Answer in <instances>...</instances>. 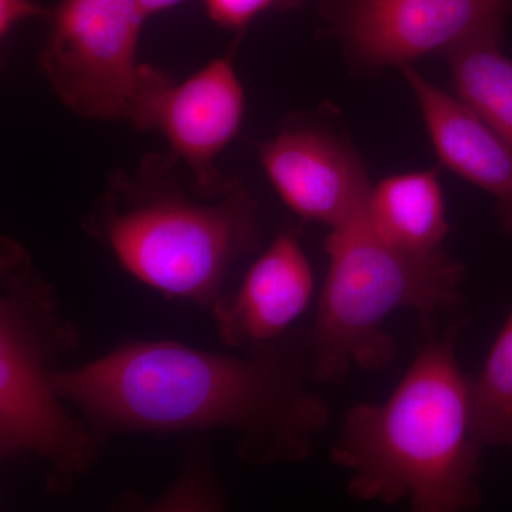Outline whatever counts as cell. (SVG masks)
<instances>
[{"label":"cell","instance_id":"6da1fadb","mask_svg":"<svg viewBox=\"0 0 512 512\" xmlns=\"http://www.w3.org/2000/svg\"><path fill=\"white\" fill-rule=\"evenodd\" d=\"M313 383L309 342L295 349L284 338L242 355L138 340L53 376L103 448L120 434L221 430L259 467L311 457L330 421Z\"/></svg>","mask_w":512,"mask_h":512},{"label":"cell","instance_id":"7a4b0ae2","mask_svg":"<svg viewBox=\"0 0 512 512\" xmlns=\"http://www.w3.org/2000/svg\"><path fill=\"white\" fill-rule=\"evenodd\" d=\"M461 325L429 336L386 402L357 404L343 420L332 463L349 474L350 497L416 512H461L480 503L470 379L458 365Z\"/></svg>","mask_w":512,"mask_h":512},{"label":"cell","instance_id":"3957f363","mask_svg":"<svg viewBox=\"0 0 512 512\" xmlns=\"http://www.w3.org/2000/svg\"><path fill=\"white\" fill-rule=\"evenodd\" d=\"M170 153L147 154L133 171L109 174L83 220L141 284L210 312L229 275L261 239L258 202L228 177L217 197L190 195Z\"/></svg>","mask_w":512,"mask_h":512},{"label":"cell","instance_id":"277c9868","mask_svg":"<svg viewBox=\"0 0 512 512\" xmlns=\"http://www.w3.org/2000/svg\"><path fill=\"white\" fill-rule=\"evenodd\" d=\"M80 345V333L60 312L55 286L28 249L0 239V458L43 467L50 495L72 493L96 466L100 441L73 416L53 376Z\"/></svg>","mask_w":512,"mask_h":512},{"label":"cell","instance_id":"5b68a950","mask_svg":"<svg viewBox=\"0 0 512 512\" xmlns=\"http://www.w3.org/2000/svg\"><path fill=\"white\" fill-rule=\"evenodd\" d=\"M328 274L320 292L309 355L316 383H339L350 370H380L396 342L384 325L394 312L430 318L460 305L464 268L443 249L427 254L393 247L373 229L367 210L330 229Z\"/></svg>","mask_w":512,"mask_h":512},{"label":"cell","instance_id":"8992f818","mask_svg":"<svg viewBox=\"0 0 512 512\" xmlns=\"http://www.w3.org/2000/svg\"><path fill=\"white\" fill-rule=\"evenodd\" d=\"M49 18L40 69L57 99L84 119L128 120L147 69L137 0H60Z\"/></svg>","mask_w":512,"mask_h":512},{"label":"cell","instance_id":"52a82bcc","mask_svg":"<svg viewBox=\"0 0 512 512\" xmlns=\"http://www.w3.org/2000/svg\"><path fill=\"white\" fill-rule=\"evenodd\" d=\"M512 0H322V16L353 66H407L474 37L504 33Z\"/></svg>","mask_w":512,"mask_h":512},{"label":"cell","instance_id":"ba28073f","mask_svg":"<svg viewBox=\"0 0 512 512\" xmlns=\"http://www.w3.org/2000/svg\"><path fill=\"white\" fill-rule=\"evenodd\" d=\"M245 106L231 50L181 82L147 64L128 121L165 137L171 156L190 168L192 190L217 197L227 181L218 170V157L238 136Z\"/></svg>","mask_w":512,"mask_h":512},{"label":"cell","instance_id":"9c48e42d","mask_svg":"<svg viewBox=\"0 0 512 512\" xmlns=\"http://www.w3.org/2000/svg\"><path fill=\"white\" fill-rule=\"evenodd\" d=\"M256 150L279 197L303 220L333 229L367 210L373 187L365 167L325 119L289 121Z\"/></svg>","mask_w":512,"mask_h":512},{"label":"cell","instance_id":"30bf717a","mask_svg":"<svg viewBox=\"0 0 512 512\" xmlns=\"http://www.w3.org/2000/svg\"><path fill=\"white\" fill-rule=\"evenodd\" d=\"M315 281L295 229L282 232L252 264L237 291L211 308L218 338L248 350L282 339L308 306Z\"/></svg>","mask_w":512,"mask_h":512},{"label":"cell","instance_id":"8fae6325","mask_svg":"<svg viewBox=\"0 0 512 512\" xmlns=\"http://www.w3.org/2000/svg\"><path fill=\"white\" fill-rule=\"evenodd\" d=\"M412 87L427 133L448 170L493 195L500 227L512 239V146L457 97L412 66L400 67Z\"/></svg>","mask_w":512,"mask_h":512},{"label":"cell","instance_id":"7c38bea8","mask_svg":"<svg viewBox=\"0 0 512 512\" xmlns=\"http://www.w3.org/2000/svg\"><path fill=\"white\" fill-rule=\"evenodd\" d=\"M367 218L393 247L427 254L440 251L448 234L439 171L393 175L370 192Z\"/></svg>","mask_w":512,"mask_h":512},{"label":"cell","instance_id":"4fadbf2b","mask_svg":"<svg viewBox=\"0 0 512 512\" xmlns=\"http://www.w3.org/2000/svg\"><path fill=\"white\" fill-rule=\"evenodd\" d=\"M504 33L474 37L444 53L457 99L512 146V60Z\"/></svg>","mask_w":512,"mask_h":512},{"label":"cell","instance_id":"5bb4252c","mask_svg":"<svg viewBox=\"0 0 512 512\" xmlns=\"http://www.w3.org/2000/svg\"><path fill=\"white\" fill-rule=\"evenodd\" d=\"M468 396L471 433L478 446L512 451V309L483 369L470 379Z\"/></svg>","mask_w":512,"mask_h":512},{"label":"cell","instance_id":"9a60e30c","mask_svg":"<svg viewBox=\"0 0 512 512\" xmlns=\"http://www.w3.org/2000/svg\"><path fill=\"white\" fill-rule=\"evenodd\" d=\"M150 507L151 511H221L224 508V495L202 444L191 448L190 457L175 483Z\"/></svg>","mask_w":512,"mask_h":512},{"label":"cell","instance_id":"2e32d148","mask_svg":"<svg viewBox=\"0 0 512 512\" xmlns=\"http://www.w3.org/2000/svg\"><path fill=\"white\" fill-rule=\"evenodd\" d=\"M306 0H204L208 18L220 28L242 33L266 12H288Z\"/></svg>","mask_w":512,"mask_h":512},{"label":"cell","instance_id":"e0dca14e","mask_svg":"<svg viewBox=\"0 0 512 512\" xmlns=\"http://www.w3.org/2000/svg\"><path fill=\"white\" fill-rule=\"evenodd\" d=\"M49 13L36 0H0V39H8L22 20L49 16Z\"/></svg>","mask_w":512,"mask_h":512},{"label":"cell","instance_id":"ac0fdd59","mask_svg":"<svg viewBox=\"0 0 512 512\" xmlns=\"http://www.w3.org/2000/svg\"><path fill=\"white\" fill-rule=\"evenodd\" d=\"M137 2L140 8L143 9L144 15L150 18V16L157 15V13L180 5L184 0H137Z\"/></svg>","mask_w":512,"mask_h":512}]
</instances>
